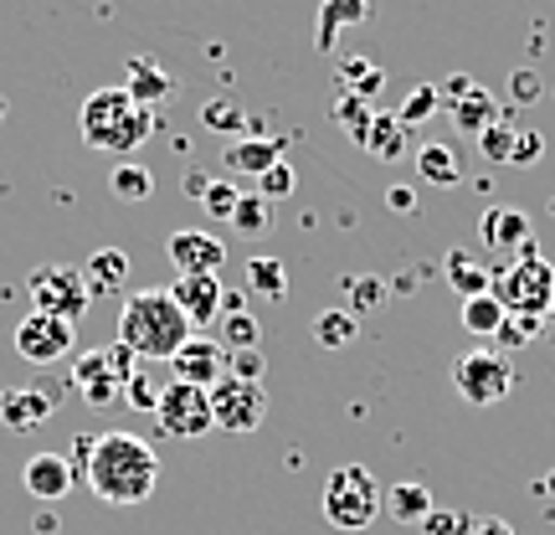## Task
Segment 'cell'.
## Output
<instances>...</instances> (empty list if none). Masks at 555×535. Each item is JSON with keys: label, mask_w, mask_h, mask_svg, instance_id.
Listing matches in <instances>:
<instances>
[{"label": "cell", "mask_w": 555, "mask_h": 535, "mask_svg": "<svg viewBox=\"0 0 555 535\" xmlns=\"http://www.w3.org/2000/svg\"><path fill=\"white\" fill-rule=\"evenodd\" d=\"M288 191H294V165L278 160L273 170H262V201H283Z\"/></svg>", "instance_id": "f35d334b"}, {"label": "cell", "mask_w": 555, "mask_h": 535, "mask_svg": "<svg viewBox=\"0 0 555 535\" xmlns=\"http://www.w3.org/2000/svg\"><path fill=\"white\" fill-rule=\"evenodd\" d=\"M386 510H391V520H401V525H422L437 505H433V495H427L422 484L406 479V484H391V489H386Z\"/></svg>", "instance_id": "d4e9b609"}, {"label": "cell", "mask_w": 555, "mask_h": 535, "mask_svg": "<svg viewBox=\"0 0 555 535\" xmlns=\"http://www.w3.org/2000/svg\"><path fill=\"white\" fill-rule=\"evenodd\" d=\"M21 484H26V495L41 499V505H52L73 489V463L62 454H37L26 458V469H21Z\"/></svg>", "instance_id": "ac0fdd59"}, {"label": "cell", "mask_w": 555, "mask_h": 535, "mask_svg": "<svg viewBox=\"0 0 555 535\" xmlns=\"http://www.w3.org/2000/svg\"><path fill=\"white\" fill-rule=\"evenodd\" d=\"M237 201H242L237 186H227V180H211V186H206V196H201V206H206L211 217L232 221V212H237Z\"/></svg>", "instance_id": "d590c367"}, {"label": "cell", "mask_w": 555, "mask_h": 535, "mask_svg": "<svg viewBox=\"0 0 555 535\" xmlns=\"http://www.w3.org/2000/svg\"><path fill=\"white\" fill-rule=\"evenodd\" d=\"M165 253H170V263L180 268V278L221 273V263H227V247H221L211 232H176V238L165 242Z\"/></svg>", "instance_id": "2e32d148"}, {"label": "cell", "mask_w": 555, "mask_h": 535, "mask_svg": "<svg viewBox=\"0 0 555 535\" xmlns=\"http://www.w3.org/2000/svg\"><path fill=\"white\" fill-rule=\"evenodd\" d=\"M211 422L227 433H258L268 422V392L262 381H242V377H221L211 386Z\"/></svg>", "instance_id": "ba28073f"}, {"label": "cell", "mask_w": 555, "mask_h": 535, "mask_svg": "<svg viewBox=\"0 0 555 535\" xmlns=\"http://www.w3.org/2000/svg\"><path fill=\"white\" fill-rule=\"evenodd\" d=\"M478 247L494 253V258H525L535 247V232H530V217L519 206H489L483 221H478Z\"/></svg>", "instance_id": "7c38bea8"}, {"label": "cell", "mask_w": 555, "mask_h": 535, "mask_svg": "<svg viewBox=\"0 0 555 535\" xmlns=\"http://www.w3.org/2000/svg\"><path fill=\"white\" fill-rule=\"evenodd\" d=\"M504 319H509V309L499 304L494 294H474V298H463V330L478 340H494L499 330H504Z\"/></svg>", "instance_id": "cb8c5ba5"}, {"label": "cell", "mask_w": 555, "mask_h": 535, "mask_svg": "<svg viewBox=\"0 0 555 535\" xmlns=\"http://www.w3.org/2000/svg\"><path fill=\"white\" fill-rule=\"evenodd\" d=\"M437 103H448L453 109V119L463 135H483L489 124H499V103L478 88L474 78H463V73H453V78L437 88Z\"/></svg>", "instance_id": "4fadbf2b"}, {"label": "cell", "mask_w": 555, "mask_h": 535, "mask_svg": "<svg viewBox=\"0 0 555 535\" xmlns=\"http://www.w3.org/2000/svg\"><path fill=\"white\" fill-rule=\"evenodd\" d=\"M540 150H545V139H540L535 129H519L515 135V165H535Z\"/></svg>", "instance_id": "f6af8a7d"}, {"label": "cell", "mask_w": 555, "mask_h": 535, "mask_svg": "<svg viewBox=\"0 0 555 535\" xmlns=\"http://www.w3.org/2000/svg\"><path fill=\"white\" fill-rule=\"evenodd\" d=\"M515 124L509 119H499V124H489V129H483V135H478V150H483V155L494 160V165H509V160H515Z\"/></svg>", "instance_id": "d6a6232c"}, {"label": "cell", "mask_w": 555, "mask_h": 535, "mask_svg": "<svg viewBox=\"0 0 555 535\" xmlns=\"http://www.w3.org/2000/svg\"><path fill=\"white\" fill-rule=\"evenodd\" d=\"M62 392L52 381H31V386H11V392H0V422L11 428V433H31L41 428L47 417L57 412Z\"/></svg>", "instance_id": "5bb4252c"}, {"label": "cell", "mask_w": 555, "mask_h": 535, "mask_svg": "<svg viewBox=\"0 0 555 535\" xmlns=\"http://www.w3.org/2000/svg\"><path fill=\"white\" fill-rule=\"evenodd\" d=\"M227 366H232V351H227L217 335H191L176 351V356H170V371H176V381H185V386H201V392H211V386L227 377Z\"/></svg>", "instance_id": "8fae6325"}, {"label": "cell", "mask_w": 555, "mask_h": 535, "mask_svg": "<svg viewBox=\"0 0 555 535\" xmlns=\"http://www.w3.org/2000/svg\"><path fill=\"white\" fill-rule=\"evenodd\" d=\"M73 392H82L93 407H114V402L124 397V386H119V377H114V366H108L103 351H88V356L73 360Z\"/></svg>", "instance_id": "e0dca14e"}, {"label": "cell", "mask_w": 555, "mask_h": 535, "mask_svg": "<svg viewBox=\"0 0 555 535\" xmlns=\"http://www.w3.org/2000/svg\"><path fill=\"white\" fill-rule=\"evenodd\" d=\"M206 186H211L206 176H185V191H191V196H206Z\"/></svg>", "instance_id": "681fc988"}, {"label": "cell", "mask_w": 555, "mask_h": 535, "mask_svg": "<svg viewBox=\"0 0 555 535\" xmlns=\"http://www.w3.org/2000/svg\"><path fill=\"white\" fill-rule=\"evenodd\" d=\"M545 489H555V474H551V479H545Z\"/></svg>", "instance_id": "f907efd6"}, {"label": "cell", "mask_w": 555, "mask_h": 535, "mask_svg": "<svg viewBox=\"0 0 555 535\" xmlns=\"http://www.w3.org/2000/svg\"><path fill=\"white\" fill-rule=\"evenodd\" d=\"M442 273H448V283H453L463 298L489 294V289H494V273H489V268L474 258V247H453V253L442 258Z\"/></svg>", "instance_id": "d6986e66"}, {"label": "cell", "mask_w": 555, "mask_h": 535, "mask_svg": "<svg viewBox=\"0 0 555 535\" xmlns=\"http://www.w3.org/2000/svg\"><path fill=\"white\" fill-rule=\"evenodd\" d=\"M489 294L515 319H545L555 309V263H545L540 247H530L525 258H515L509 268H499Z\"/></svg>", "instance_id": "5b68a950"}, {"label": "cell", "mask_w": 555, "mask_h": 535, "mask_svg": "<svg viewBox=\"0 0 555 535\" xmlns=\"http://www.w3.org/2000/svg\"><path fill=\"white\" fill-rule=\"evenodd\" d=\"M73 340H78V330L67 324V319H52V315H31L16 324V356L26 360V366H52V360L73 356Z\"/></svg>", "instance_id": "30bf717a"}, {"label": "cell", "mask_w": 555, "mask_h": 535, "mask_svg": "<svg viewBox=\"0 0 555 535\" xmlns=\"http://www.w3.org/2000/svg\"><path fill=\"white\" fill-rule=\"evenodd\" d=\"M170 298L180 304V315L191 319V330H211V324H221V298H227V289H221V273L176 278Z\"/></svg>", "instance_id": "9a60e30c"}, {"label": "cell", "mask_w": 555, "mask_h": 535, "mask_svg": "<svg viewBox=\"0 0 555 535\" xmlns=\"http://www.w3.org/2000/svg\"><path fill=\"white\" fill-rule=\"evenodd\" d=\"M380 298H386V283H380L376 273H360L356 283H350V304H356L350 315H360V309H376Z\"/></svg>", "instance_id": "74e56055"}, {"label": "cell", "mask_w": 555, "mask_h": 535, "mask_svg": "<svg viewBox=\"0 0 555 535\" xmlns=\"http://www.w3.org/2000/svg\"><path fill=\"white\" fill-rule=\"evenodd\" d=\"M509 82H519V99H535L540 88H535V73H515Z\"/></svg>", "instance_id": "c3c4849f"}, {"label": "cell", "mask_w": 555, "mask_h": 535, "mask_svg": "<svg viewBox=\"0 0 555 535\" xmlns=\"http://www.w3.org/2000/svg\"><path fill=\"white\" fill-rule=\"evenodd\" d=\"M365 16H371V0H324V11H319V47L330 52L339 41V31L360 26Z\"/></svg>", "instance_id": "603a6c76"}, {"label": "cell", "mask_w": 555, "mask_h": 535, "mask_svg": "<svg viewBox=\"0 0 555 535\" xmlns=\"http://www.w3.org/2000/svg\"><path fill=\"white\" fill-rule=\"evenodd\" d=\"M247 289L253 294H262V298H288V268L278 258H253L247 263Z\"/></svg>", "instance_id": "f1b7e54d"}, {"label": "cell", "mask_w": 555, "mask_h": 535, "mask_svg": "<svg viewBox=\"0 0 555 535\" xmlns=\"http://www.w3.org/2000/svg\"><path fill=\"white\" fill-rule=\"evenodd\" d=\"M82 479L103 505H144L159 484V454L134 433H103L88 443Z\"/></svg>", "instance_id": "6da1fadb"}, {"label": "cell", "mask_w": 555, "mask_h": 535, "mask_svg": "<svg viewBox=\"0 0 555 535\" xmlns=\"http://www.w3.org/2000/svg\"><path fill=\"white\" fill-rule=\"evenodd\" d=\"M416 170H422V180H433V186H457L463 180V160L448 144H422L416 150Z\"/></svg>", "instance_id": "484cf974"}, {"label": "cell", "mask_w": 555, "mask_h": 535, "mask_svg": "<svg viewBox=\"0 0 555 535\" xmlns=\"http://www.w3.org/2000/svg\"><path fill=\"white\" fill-rule=\"evenodd\" d=\"M339 78H345V88H356V99H371L380 88V67H371V62L350 58L345 67H339Z\"/></svg>", "instance_id": "e575fe53"}, {"label": "cell", "mask_w": 555, "mask_h": 535, "mask_svg": "<svg viewBox=\"0 0 555 535\" xmlns=\"http://www.w3.org/2000/svg\"><path fill=\"white\" fill-rule=\"evenodd\" d=\"M386 206L406 217V212H412V206H416V196H412V191H406V186H391V191H386Z\"/></svg>", "instance_id": "bcb514c9"}, {"label": "cell", "mask_w": 555, "mask_h": 535, "mask_svg": "<svg viewBox=\"0 0 555 535\" xmlns=\"http://www.w3.org/2000/svg\"><path fill=\"white\" fill-rule=\"evenodd\" d=\"M201 124H206V129H217V135H232V129L247 124V114H242L232 99H211L206 109H201Z\"/></svg>", "instance_id": "836d02e7"}, {"label": "cell", "mask_w": 555, "mask_h": 535, "mask_svg": "<svg viewBox=\"0 0 555 535\" xmlns=\"http://www.w3.org/2000/svg\"><path fill=\"white\" fill-rule=\"evenodd\" d=\"M108 191H114L119 201H150V196H155V176H150L144 165H114Z\"/></svg>", "instance_id": "4dcf8cb0"}, {"label": "cell", "mask_w": 555, "mask_h": 535, "mask_svg": "<svg viewBox=\"0 0 555 535\" xmlns=\"http://www.w3.org/2000/svg\"><path fill=\"white\" fill-rule=\"evenodd\" d=\"M356 335H360V319L350 315V309H324V315L314 319V340L324 351H345Z\"/></svg>", "instance_id": "83f0119b"}, {"label": "cell", "mask_w": 555, "mask_h": 535, "mask_svg": "<svg viewBox=\"0 0 555 535\" xmlns=\"http://www.w3.org/2000/svg\"><path fill=\"white\" fill-rule=\"evenodd\" d=\"M155 428L165 437H201L211 433V392L201 386H185V381H170L155 402Z\"/></svg>", "instance_id": "9c48e42d"}, {"label": "cell", "mask_w": 555, "mask_h": 535, "mask_svg": "<svg viewBox=\"0 0 555 535\" xmlns=\"http://www.w3.org/2000/svg\"><path fill=\"white\" fill-rule=\"evenodd\" d=\"M82 278H88L93 298H99V294H119L124 278H129V258H124L119 247H99V253L88 258V268H82Z\"/></svg>", "instance_id": "7402d4cb"}, {"label": "cell", "mask_w": 555, "mask_h": 535, "mask_svg": "<svg viewBox=\"0 0 555 535\" xmlns=\"http://www.w3.org/2000/svg\"><path fill=\"white\" fill-rule=\"evenodd\" d=\"M221 345L227 351H258V340H262V324L247 309H232V315H221Z\"/></svg>", "instance_id": "f546056e"}, {"label": "cell", "mask_w": 555, "mask_h": 535, "mask_svg": "<svg viewBox=\"0 0 555 535\" xmlns=\"http://www.w3.org/2000/svg\"><path fill=\"white\" fill-rule=\"evenodd\" d=\"M278 160H283V139H242L227 150V170H237V176H262V170H273Z\"/></svg>", "instance_id": "ffe728a7"}, {"label": "cell", "mask_w": 555, "mask_h": 535, "mask_svg": "<svg viewBox=\"0 0 555 535\" xmlns=\"http://www.w3.org/2000/svg\"><path fill=\"white\" fill-rule=\"evenodd\" d=\"M433 109H437V88H416V93H412V99H406V109H401L397 119L406 124V129H416V124L427 119Z\"/></svg>", "instance_id": "60d3db41"}, {"label": "cell", "mask_w": 555, "mask_h": 535, "mask_svg": "<svg viewBox=\"0 0 555 535\" xmlns=\"http://www.w3.org/2000/svg\"><path fill=\"white\" fill-rule=\"evenodd\" d=\"M78 124H82V144H88V150L129 160L144 139L155 135V109L134 103L129 88H99L93 99L82 103Z\"/></svg>", "instance_id": "3957f363"}, {"label": "cell", "mask_w": 555, "mask_h": 535, "mask_svg": "<svg viewBox=\"0 0 555 535\" xmlns=\"http://www.w3.org/2000/svg\"><path fill=\"white\" fill-rule=\"evenodd\" d=\"M232 227H237L242 238H262V232L273 227V201L242 196V201H237V212H232Z\"/></svg>", "instance_id": "1f68e13d"}, {"label": "cell", "mask_w": 555, "mask_h": 535, "mask_svg": "<svg viewBox=\"0 0 555 535\" xmlns=\"http://www.w3.org/2000/svg\"><path fill=\"white\" fill-rule=\"evenodd\" d=\"M170 88H176V78H170L165 67H155L150 58H134V62H129V99H134V103L155 109L159 99H170Z\"/></svg>", "instance_id": "44dd1931"}, {"label": "cell", "mask_w": 555, "mask_h": 535, "mask_svg": "<svg viewBox=\"0 0 555 535\" xmlns=\"http://www.w3.org/2000/svg\"><path fill=\"white\" fill-rule=\"evenodd\" d=\"M453 386L468 407H494V402L509 397L515 371H509V360L494 356V351H468V356H457V366H453Z\"/></svg>", "instance_id": "52a82bcc"}, {"label": "cell", "mask_w": 555, "mask_h": 535, "mask_svg": "<svg viewBox=\"0 0 555 535\" xmlns=\"http://www.w3.org/2000/svg\"><path fill=\"white\" fill-rule=\"evenodd\" d=\"M227 377L262 381V351H232V366H227Z\"/></svg>", "instance_id": "ee69618b"}, {"label": "cell", "mask_w": 555, "mask_h": 535, "mask_svg": "<svg viewBox=\"0 0 555 535\" xmlns=\"http://www.w3.org/2000/svg\"><path fill=\"white\" fill-rule=\"evenodd\" d=\"M191 335L196 330L180 315L170 289H139L119 304V345H129L139 360H170Z\"/></svg>", "instance_id": "7a4b0ae2"}, {"label": "cell", "mask_w": 555, "mask_h": 535, "mask_svg": "<svg viewBox=\"0 0 555 535\" xmlns=\"http://www.w3.org/2000/svg\"><path fill=\"white\" fill-rule=\"evenodd\" d=\"M386 510V489L376 484V474L365 463H339L335 474L324 479V520L335 531H371Z\"/></svg>", "instance_id": "277c9868"}, {"label": "cell", "mask_w": 555, "mask_h": 535, "mask_svg": "<svg viewBox=\"0 0 555 535\" xmlns=\"http://www.w3.org/2000/svg\"><path fill=\"white\" fill-rule=\"evenodd\" d=\"M159 392H165V386H155V381L144 377V371H134V381H129V386H124V397L134 402L139 412H155V402H159Z\"/></svg>", "instance_id": "b9f144b4"}, {"label": "cell", "mask_w": 555, "mask_h": 535, "mask_svg": "<svg viewBox=\"0 0 555 535\" xmlns=\"http://www.w3.org/2000/svg\"><path fill=\"white\" fill-rule=\"evenodd\" d=\"M406 139H412V129L401 119H371V129H365V150L371 155H380V160H401V150H406Z\"/></svg>", "instance_id": "4316f807"}, {"label": "cell", "mask_w": 555, "mask_h": 535, "mask_svg": "<svg viewBox=\"0 0 555 535\" xmlns=\"http://www.w3.org/2000/svg\"><path fill=\"white\" fill-rule=\"evenodd\" d=\"M103 356H108V366H114V377H119V386H129V381H134V371H139V356H134V351H129V345H119V340H114V345H108Z\"/></svg>", "instance_id": "7bdbcfd3"}, {"label": "cell", "mask_w": 555, "mask_h": 535, "mask_svg": "<svg viewBox=\"0 0 555 535\" xmlns=\"http://www.w3.org/2000/svg\"><path fill=\"white\" fill-rule=\"evenodd\" d=\"M468 535H515V525H504L499 515H483V520H474V531Z\"/></svg>", "instance_id": "7dc6e473"}, {"label": "cell", "mask_w": 555, "mask_h": 535, "mask_svg": "<svg viewBox=\"0 0 555 535\" xmlns=\"http://www.w3.org/2000/svg\"><path fill=\"white\" fill-rule=\"evenodd\" d=\"M422 531L427 535H468L474 531V520L463 515V510H433V515L422 520Z\"/></svg>", "instance_id": "8d00e7d4"}, {"label": "cell", "mask_w": 555, "mask_h": 535, "mask_svg": "<svg viewBox=\"0 0 555 535\" xmlns=\"http://www.w3.org/2000/svg\"><path fill=\"white\" fill-rule=\"evenodd\" d=\"M26 294H31L37 315L67 319V324H78L88 315V304H93V289H88L82 268H67V263H41L37 273L26 278Z\"/></svg>", "instance_id": "8992f818"}, {"label": "cell", "mask_w": 555, "mask_h": 535, "mask_svg": "<svg viewBox=\"0 0 555 535\" xmlns=\"http://www.w3.org/2000/svg\"><path fill=\"white\" fill-rule=\"evenodd\" d=\"M335 119L345 124V129H350L356 139H365V129H371V109H365L360 99H339L335 103Z\"/></svg>", "instance_id": "ab89813d"}]
</instances>
